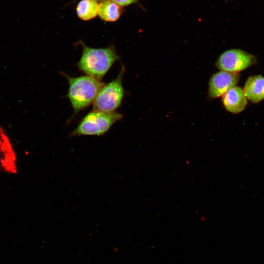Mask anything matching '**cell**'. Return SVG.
Here are the masks:
<instances>
[{"mask_svg": "<svg viewBox=\"0 0 264 264\" xmlns=\"http://www.w3.org/2000/svg\"><path fill=\"white\" fill-rule=\"evenodd\" d=\"M68 80L69 88L67 96L75 113L88 107L93 103L104 84L93 77L85 75L70 77L62 73Z\"/></svg>", "mask_w": 264, "mask_h": 264, "instance_id": "7a4b0ae2", "label": "cell"}, {"mask_svg": "<svg viewBox=\"0 0 264 264\" xmlns=\"http://www.w3.org/2000/svg\"><path fill=\"white\" fill-rule=\"evenodd\" d=\"M98 5L95 0H80L76 9L78 18L85 21L95 18L98 15Z\"/></svg>", "mask_w": 264, "mask_h": 264, "instance_id": "8fae6325", "label": "cell"}, {"mask_svg": "<svg viewBox=\"0 0 264 264\" xmlns=\"http://www.w3.org/2000/svg\"><path fill=\"white\" fill-rule=\"evenodd\" d=\"M120 7L130 5L136 3L138 0H110Z\"/></svg>", "mask_w": 264, "mask_h": 264, "instance_id": "7c38bea8", "label": "cell"}, {"mask_svg": "<svg viewBox=\"0 0 264 264\" xmlns=\"http://www.w3.org/2000/svg\"><path fill=\"white\" fill-rule=\"evenodd\" d=\"M256 63V58L252 54L240 49H232L219 56L216 66L220 70L237 73Z\"/></svg>", "mask_w": 264, "mask_h": 264, "instance_id": "8992f818", "label": "cell"}, {"mask_svg": "<svg viewBox=\"0 0 264 264\" xmlns=\"http://www.w3.org/2000/svg\"><path fill=\"white\" fill-rule=\"evenodd\" d=\"M96 0V1H97V0Z\"/></svg>", "mask_w": 264, "mask_h": 264, "instance_id": "4fadbf2b", "label": "cell"}, {"mask_svg": "<svg viewBox=\"0 0 264 264\" xmlns=\"http://www.w3.org/2000/svg\"><path fill=\"white\" fill-rule=\"evenodd\" d=\"M80 43L83 52L77 64L78 68L87 75L101 80L119 59L115 49L112 46L92 48Z\"/></svg>", "mask_w": 264, "mask_h": 264, "instance_id": "6da1fadb", "label": "cell"}, {"mask_svg": "<svg viewBox=\"0 0 264 264\" xmlns=\"http://www.w3.org/2000/svg\"><path fill=\"white\" fill-rule=\"evenodd\" d=\"M239 80L238 73L220 70L214 74L209 82V97L214 99L222 96L236 86Z\"/></svg>", "mask_w": 264, "mask_h": 264, "instance_id": "52a82bcc", "label": "cell"}, {"mask_svg": "<svg viewBox=\"0 0 264 264\" xmlns=\"http://www.w3.org/2000/svg\"><path fill=\"white\" fill-rule=\"evenodd\" d=\"M122 117V114L116 112H105L93 110L85 115L70 135H103Z\"/></svg>", "mask_w": 264, "mask_h": 264, "instance_id": "3957f363", "label": "cell"}, {"mask_svg": "<svg viewBox=\"0 0 264 264\" xmlns=\"http://www.w3.org/2000/svg\"><path fill=\"white\" fill-rule=\"evenodd\" d=\"M20 170L19 157L8 132L0 124V174L16 176Z\"/></svg>", "mask_w": 264, "mask_h": 264, "instance_id": "5b68a950", "label": "cell"}, {"mask_svg": "<svg viewBox=\"0 0 264 264\" xmlns=\"http://www.w3.org/2000/svg\"><path fill=\"white\" fill-rule=\"evenodd\" d=\"M122 13L121 7L110 0H102L98 5V15L104 21L114 22Z\"/></svg>", "mask_w": 264, "mask_h": 264, "instance_id": "30bf717a", "label": "cell"}, {"mask_svg": "<svg viewBox=\"0 0 264 264\" xmlns=\"http://www.w3.org/2000/svg\"><path fill=\"white\" fill-rule=\"evenodd\" d=\"M124 72L125 68L122 66L115 79L102 87L93 102V110L105 112L115 111L121 105L124 95L122 85Z\"/></svg>", "mask_w": 264, "mask_h": 264, "instance_id": "277c9868", "label": "cell"}, {"mask_svg": "<svg viewBox=\"0 0 264 264\" xmlns=\"http://www.w3.org/2000/svg\"><path fill=\"white\" fill-rule=\"evenodd\" d=\"M222 103L226 110L232 113H239L245 108L247 99L243 89L235 86L222 95Z\"/></svg>", "mask_w": 264, "mask_h": 264, "instance_id": "ba28073f", "label": "cell"}, {"mask_svg": "<svg viewBox=\"0 0 264 264\" xmlns=\"http://www.w3.org/2000/svg\"><path fill=\"white\" fill-rule=\"evenodd\" d=\"M243 91L247 99L257 103L264 99V77L250 76L246 81Z\"/></svg>", "mask_w": 264, "mask_h": 264, "instance_id": "9c48e42d", "label": "cell"}]
</instances>
